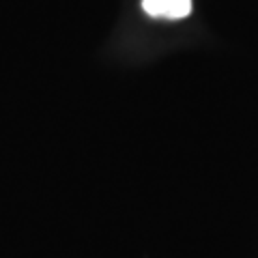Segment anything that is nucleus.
<instances>
[{
	"label": "nucleus",
	"mask_w": 258,
	"mask_h": 258,
	"mask_svg": "<svg viewBox=\"0 0 258 258\" xmlns=\"http://www.w3.org/2000/svg\"><path fill=\"white\" fill-rule=\"evenodd\" d=\"M142 9L151 18L183 20L191 13V0H142Z\"/></svg>",
	"instance_id": "nucleus-1"
}]
</instances>
